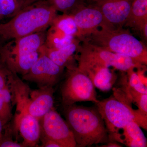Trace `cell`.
Listing matches in <instances>:
<instances>
[{"mask_svg": "<svg viewBox=\"0 0 147 147\" xmlns=\"http://www.w3.org/2000/svg\"><path fill=\"white\" fill-rule=\"evenodd\" d=\"M147 24V0H133L125 26L140 32Z\"/></svg>", "mask_w": 147, "mask_h": 147, "instance_id": "e0dca14e", "label": "cell"}, {"mask_svg": "<svg viewBox=\"0 0 147 147\" xmlns=\"http://www.w3.org/2000/svg\"><path fill=\"white\" fill-rule=\"evenodd\" d=\"M134 68L132 67L126 71L129 88L139 93L147 94V86L142 82L137 72L134 71Z\"/></svg>", "mask_w": 147, "mask_h": 147, "instance_id": "7402d4cb", "label": "cell"}, {"mask_svg": "<svg viewBox=\"0 0 147 147\" xmlns=\"http://www.w3.org/2000/svg\"><path fill=\"white\" fill-rule=\"evenodd\" d=\"M81 40L78 39L66 47L60 49H50L44 44L39 48L40 53L44 54L61 67L67 65L74 53H76Z\"/></svg>", "mask_w": 147, "mask_h": 147, "instance_id": "2e32d148", "label": "cell"}, {"mask_svg": "<svg viewBox=\"0 0 147 147\" xmlns=\"http://www.w3.org/2000/svg\"><path fill=\"white\" fill-rule=\"evenodd\" d=\"M24 0H0V21L13 17L24 8Z\"/></svg>", "mask_w": 147, "mask_h": 147, "instance_id": "44dd1931", "label": "cell"}, {"mask_svg": "<svg viewBox=\"0 0 147 147\" xmlns=\"http://www.w3.org/2000/svg\"><path fill=\"white\" fill-rule=\"evenodd\" d=\"M4 125V124L3 121H2L1 119L0 118V142L2 139V131Z\"/></svg>", "mask_w": 147, "mask_h": 147, "instance_id": "f1b7e54d", "label": "cell"}, {"mask_svg": "<svg viewBox=\"0 0 147 147\" xmlns=\"http://www.w3.org/2000/svg\"><path fill=\"white\" fill-rule=\"evenodd\" d=\"M65 107L66 121L73 133L76 147L104 145L110 142L108 130L97 108L74 104Z\"/></svg>", "mask_w": 147, "mask_h": 147, "instance_id": "7a4b0ae2", "label": "cell"}, {"mask_svg": "<svg viewBox=\"0 0 147 147\" xmlns=\"http://www.w3.org/2000/svg\"><path fill=\"white\" fill-rule=\"evenodd\" d=\"M81 40L82 42L76 52L79 53L77 58L78 68L100 65L127 71L132 67L137 68L144 65L129 57L110 52L84 38Z\"/></svg>", "mask_w": 147, "mask_h": 147, "instance_id": "8992f818", "label": "cell"}, {"mask_svg": "<svg viewBox=\"0 0 147 147\" xmlns=\"http://www.w3.org/2000/svg\"><path fill=\"white\" fill-rule=\"evenodd\" d=\"M40 120L42 135L56 142L61 147H76L73 133L67 123L54 108Z\"/></svg>", "mask_w": 147, "mask_h": 147, "instance_id": "9c48e42d", "label": "cell"}, {"mask_svg": "<svg viewBox=\"0 0 147 147\" xmlns=\"http://www.w3.org/2000/svg\"><path fill=\"white\" fill-rule=\"evenodd\" d=\"M68 70L61 87L62 100L65 106L82 101L98 102L95 87L88 76L77 67H69Z\"/></svg>", "mask_w": 147, "mask_h": 147, "instance_id": "ba28073f", "label": "cell"}, {"mask_svg": "<svg viewBox=\"0 0 147 147\" xmlns=\"http://www.w3.org/2000/svg\"><path fill=\"white\" fill-rule=\"evenodd\" d=\"M63 69L46 55L40 53L37 60L22 78L36 84L39 88L53 87L59 81Z\"/></svg>", "mask_w": 147, "mask_h": 147, "instance_id": "30bf717a", "label": "cell"}, {"mask_svg": "<svg viewBox=\"0 0 147 147\" xmlns=\"http://www.w3.org/2000/svg\"><path fill=\"white\" fill-rule=\"evenodd\" d=\"M49 3L56 9L63 13H68L78 4V0H47Z\"/></svg>", "mask_w": 147, "mask_h": 147, "instance_id": "603a6c76", "label": "cell"}, {"mask_svg": "<svg viewBox=\"0 0 147 147\" xmlns=\"http://www.w3.org/2000/svg\"><path fill=\"white\" fill-rule=\"evenodd\" d=\"M57 12L47 0L26 7L8 22L0 23V40L9 41L44 31L51 26Z\"/></svg>", "mask_w": 147, "mask_h": 147, "instance_id": "6da1fadb", "label": "cell"}, {"mask_svg": "<svg viewBox=\"0 0 147 147\" xmlns=\"http://www.w3.org/2000/svg\"><path fill=\"white\" fill-rule=\"evenodd\" d=\"M16 129L24 139V147H34L40 140L41 127L39 119L23 109H16L14 119Z\"/></svg>", "mask_w": 147, "mask_h": 147, "instance_id": "7c38bea8", "label": "cell"}, {"mask_svg": "<svg viewBox=\"0 0 147 147\" xmlns=\"http://www.w3.org/2000/svg\"><path fill=\"white\" fill-rule=\"evenodd\" d=\"M133 0H101L94 5L102 12L109 24L123 27L128 18Z\"/></svg>", "mask_w": 147, "mask_h": 147, "instance_id": "4fadbf2b", "label": "cell"}, {"mask_svg": "<svg viewBox=\"0 0 147 147\" xmlns=\"http://www.w3.org/2000/svg\"><path fill=\"white\" fill-rule=\"evenodd\" d=\"M129 98L119 90L114 96L99 101L97 109L105 123L109 136L119 133L127 124L134 121L147 130V116L132 108Z\"/></svg>", "mask_w": 147, "mask_h": 147, "instance_id": "5b68a950", "label": "cell"}, {"mask_svg": "<svg viewBox=\"0 0 147 147\" xmlns=\"http://www.w3.org/2000/svg\"><path fill=\"white\" fill-rule=\"evenodd\" d=\"M13 93L16 109H24L39 119L53 108V87H40L38 89L31 91L28 86L21 81L14 85Z\"/></svg>", "mask_w": 147, "mask_h": 147, "instance_id": "52a82bcc", "label": "cell"}, {"mask_svg": "<svg viewBox=\"0 0 147 147\" xmlns=\"http://www.w3.org/2000/svg\"><path fill=\"white\" fill-rule=\"evenodd\" d=\"M88 1L89 2H90L94 3L95 4L101 1V0H88Z\"/></svg>", "mask_w": 147, "mask_h": 147, "instance_id": "f546056e", "label": "cell"}, {"mask_svg": "<svg viewBox=\"0 0 147 147\" xmlns=\"http://www.w3.org/2000/svg\"><path fill=\"white\" fill-rule=\"evenodd\" d=\"M0 47H1V46H0Z\"/></svg>", "mask_w": 147, "mask_h": 147, "instance_id": "4dcf8cb0", "label": "cell"}, {"mask_svg": "<svg viewBox=\"0 0 147 147\" xmlns=\"http://www.w3.org/2000/svg\"><path fill=\"white\" fill-rule=\"evenodd\" d=\"M11 71L0 61V118L5 124L10 119L11 113L6 108L3 96L6 88L9 84Z\"/></svg>", "mask_w": 147, "mask_h": 147, "instance_id": "d6986e66", "label": "cell"}, {"mask_svg": "<svg viewBox=\"0 0 147 147\" xmlns=\"http://www.w3.org/2000/svg\"><path fill=\"white\" fill-rule=\"evenodd\" d=\"M141 127L135 122H131L121 129L122 133L109 136L110 142L115 140L129 147H146L147 139Z\"/></svg>", "mask_w": 147, "mask_h": 147, "instance_id": "9a60e30c", "label": "cell"}, {"mask_svg": "<svg viewBox=\"0 0 147 147\" xmlns=\"http://www.w3.org/2000/svg\"><path fill=\"white\" fill-rule=\"evenodd\" d=\"M42 0H24V7Z\"/></svg>", "mask_w": 147, "mask_h": 147, "instance_id": "4316f807", "label": "cell"}, {"mask_svg": "<svg viewBox=\"0 0 147 147\" xmlns=\"http://www.w3.org/2000/svg\"><path fill=\"white\" fill-rule=\"evenodd\" d=\"M101 147H122V146H120L117 143H115V142H110L108 143V144L102 145V146H101Z\"/></svg>", "mask_w": 147, "mask_h": 147, "instance_id": "83f0119b", "label": "cell"}, {"mask_svg": "<svg viewBox=\"0 0 147 147\" xmlns=\"http://www.w3.org/2000/svg\"><path fill=\"white\" fill-rule=\"evenodd\" d=\"M50 26L65 34L73 36L78 38V28L70 13L57 14Z\"/></svg>", "mask_w": 147, "mask_h": 147, "instance_id": "ffe728a7", "label": "cell"}, {"mask_svg": "<svg viewBox=\"0 0 147 147\" xmlns=\"http://www.w3.org/2000/svg\"><path fill=\"white\" fill-rule=\"evenodd\" d=\"M45 37L44 31L9 40L0 47V61L11 72L23 76L39 57Z\"/></svg>", "mask_w": 147, "mask_h": 147, "instance_id": "277c9868", "label": "cell"}, {"mask_svg": "<svg viewBox=\"0 0 147 147\" xmlns=\"http://www.w3.org/2000/svg\"><path fill=\"white\" fill-rule=\"evenodd\" d=\"M40 139L42 142V147H61L60 145L53 140L48 139L45 136L40 134Z\"/></svg>", "mask_w": 147, "mask_h": 147, "instance_id": "d4e9b609", "label": "cell"}, {"mask_svg": "<svg viewBox=\"0 0 147 147\" xmlns=\"http://www.w3.org/2000/svg\"><path fill=\"white\" fill-rule=\"evenodd\" d=\"M24 147L22 144H19L11 140L1 139L0 142V147Z\"/></svg>", "mask_w": 147, "mask_h": 147, "instance_id": "484cf974", "label": "cell"}, {"mask_svg": "<svg viewBox=\"0 0 147 147\" xmlns=\"http://www.w3.org/2000/svg\"><path fill=\"white\" fill-rule=\"evenodd\" d=\"M78 69L88 76L95 88L102 91L110 90L117 80L116 73L107 67L94 65Z\"/></svg>", "mask_w": 147, "mask_h": 147, "instance_id": "5bb4252c", "label": "cell"}, {"mask_svg": "<svg viewBox=\"0 0 147 147\" xmlns=\"http://www.w3.org/2000/svg\"><path fill=\"white\" fill-rule=\"evenodd\" d=\"M84 38L105 50L127 56L147 65L146 46L122 27L105 24Z\"/></svg>", "mask_w": 147, "mask_h": 147, "instance_id": "3957f363", "label": "cell"}, {"mask_svg": "<svg viewBox=\"0 0 147 147\" xmlns=\"http://www.w3.org/2000/svg\"><path fill=\"white\" fill-rule=\"evenodd\" d=\"M71 11L70 14L78 28V38L81 40L99 27L109 24L101 11L94 5L86 6L78 4Z\"/></svg>", "mask_w": 147, "mask_h": 147, "instance_id": "8fae6325", "label": "cell"}, {"mask_svg": "<svg viewBox=\"0 0 147 147\" xmlns=\"http://www.w3.org/2000/svg\"><path fill=\"white\" fill-rule=\"evenodd\" d=\"M128 92V95H130L129 97L136 102L138 110L143 115L147 116V94L139 93L130 88Z\"/></svg>", "mask_w": 147, "mask_h": 147, "instance_id": "cb8c5ba5", "label": "cell"}, {"mask_svg": "<svg viewBox=\"0 0 147 147\" xmlns=\"http://www.w3.org/2000/svg\"><path fill=\"white\" fill-rule=\"evenodd\" d=\"M46 34L44 45L50 49H60L66 47L78 39L73 36L65 34L53 27Z\"/></svg>", "mask_w": 147, "mask_h": 147, "instance_id": "ac0fdd59", "label": "cell"}]
</instances>
